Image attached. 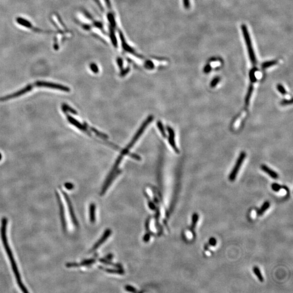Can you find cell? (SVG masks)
Listing matches in <instances>:
<instances>
[{
    "instance_id": "1",
    "label": "cell",
    "mask_w": 293,
    "mask_h": 293,
    "mask_svg": "<svg viewBox=\"0 0 293 293\" xmlns=\"http://www.w3.org/2000/svg\"><path fill=\"white\" fill-rule=\"evenodd\" d=\"M7 224H8V220L5 217H3L1 220V229H0V235H1L2 243L3 245V248L5 249V250L6 251V254L8 258V260L11 263L12 271L14 273V275H15V277L17 285L21 289V290L23 291V292H28V290H27L26 288L25 287V285L23 284V281H22L21 275L19 272L18 266L17 264L16 261L15 260L14 256L13 255L11 248V247H10L9 244L8 242L7 233Z\"/></svg>"
},
{
    "instance_id": "2",
    "label": "cell",
    "mask_w": 293,
    "mask_h": 293,
    "mask_svg": "<svg viewBox=\"0 0 293 293\" xmlns=\"http://www.w3.org/2000/svg\"><path fill=\"white\" fill-rule=\"evenodd\" d=\"M242 30L243 34L244 36V38L246 44L247 45V48H248V53L250 58V60L253 63V65L256 64V58L255 54L254 49L253 47V45L251 42V40L250 36L249 34L248 29L245 25H242Z\"/></svg>"
},
{
    "instance_id": "3",
    "label": "cell",
    "mask_w": 293,
    "mask_h": 293,
    "mask_svg": "<svg viewBox=\"0 0 293 293\" xmlns=\"http://www.w3.org/2000/svg\"><path fill=\"white\" fill-rule=\"evenodd\" d=\"M35 84L36 87L39 88H51L53 89H56L58 90L62 91L64 92H70V89L67 86H64L62 85L58 84L56 83H51V82H44V81H38L35 83Z\"/></svg>"
},
{
    "instance_id": "4",
    "label": "cell",
    "mask_w": 293,
    "mask_h": 293,
    "mask_svg": "<svg viewBox=\"0 0 293 293\" xmlns=\"http://www.w3.org/2000/svg\"><path fill=\"white\" fill-rule=\"evenodd\" d=\"M246 158V153L244 152H241L239 157L237 159V161H236V164L234 166V168L233 169H232V172L230 173V174L229 175V179L231 181H233L235 180L236 178V176L238 174V173L239 172V170L240 169L242 164L243 162L245 159V158Z\"/></svg>"
},
{
    "instance_id": "5",
    "label": "cell",
    "mask_w": 293,
    "mask_h": 293,
    "mask_svg": "<svg viewBox=\"0 0 293 293\" xmlns=\"http://www.w3.org/2000/svg\"><path fill=\"white\" fill-rule=\"evenodd\" d=\"M167 129L168 131L169 134V137H168V141H169V144L173 148V149L174 150L175 152L177 153H179V150L177 146H176L175 142V133L173 129L170 127L169 126L167 127Z\"/></svg>"
},
{
    "instance_id": "6",
    "label": "cell",
    "mask_w": 293,
    "mask_h": 293,
    "mask_svg": "<svg viewBox=\"0 0 293 293\" xmlns=\"http://www.w3.org/2000/svg\"><path fill=\"white\" fill-rule=\"evenodd\" d=\"M111 233V231L110 230V229H107L106 231H105L103 237H101V238L99 240V241H98L96 243V244H95L94 247L92 248V249H91V251H93V250H95L96 249H97V248H99L101 244H103V243L105 242V241L107 239V238L109 237V236L110 235V234Z\"/></svg>"
},
{
    "instance_id": "7",
    "label": "cell",
    "mask_w": 293,
    "mask_h": 293,
    "mask_svg": "<svg viewBox=\"0 0 293 293\" xmlns=\"http://www.w3.org/2000/svg\"><path fill=\"white\" fill-rule=\"evenodd\" d=\"M261 168L266 173H267L269 175L272 179H277L278 178V175L277 174V173L276 172L272 170L270 168H269L267 166H266L265 164H262L261 167Z\"/></svg>"
},
{
    "instance_id": "8",
    "label": "cell",
    "mask_w": 293,
    "mask_h": 293,
    "mask_svg": "<svg viewBox=\"0 0 293 293\" xmlns=\"http://www.w3.org/2000/svg\"><path fill=\"white\" fill-rule=\"evenodd\" d=\"M270 207V203L269 202H265L263 204V205L262 206L261 208L259 209V210L257 211V216H261L262 215V214H263L266 209L269 208Z\"/></svg>"
},
{
    "instance_id": "9",
    "label": "cell",
    "mask_w": 293,
    "mask_h": 293,
    "mask_svg": "<svg viewBox=\"0 0 293 293\" xmlns=\"http://www.w3.org/2000/svg\"><path fill=\"white\" fill-rule=\"evenodd\" d=\"M253 90H254V86H253V85L251 84L249 86L248 92H247V96H246L245 99V104H246L247 106H248V105L249 104V101H250V98H251V95H252Z\"/></svg>"
},
{
    "instance_id": "10",
    "label": "cell",
    "mask_w": 293,
    "mask_h": 293,
    "mask_svg": "<svg viewBox=\"0 0 293 293\" xmlns=\"http://www.w3.org/2000/svg\"><path fill=\"white\" fill-rule=\"evenodd\" d=\"M62 111L64 113L70 112V113H72L73 115H77V111L75 110H74L72 107H70L69 105H68V104H63L62 106Z\"/></svg>"
},
{
    "instance_id": "11",
    "label": "cell",
    "mask_w": 293,
    "mask_h": 293,
    "mask_svg": "<svg viewBox=\"0 0 293 293\" xmlns=\"http://www.w3.org/2000/svg\"><path fill=\"white\" fill-rule=\"evenodd\" d=\"M199 219V215L197 213H194L192 215V225L191 227V230L192 232H194L196 226L197 225L198 221Z\"/></svg>"
},
{
    "instance_id": "12",
    "label": "cell",
    "mask_w": 293,
    "mask_h": 293,
    "mask_svg": "<svg viewBox=\"0 0 293 293\" xmlns=\"http://www.w3.org/2000/svg\"><path fill=\"white\" fill-rule=\"evenodd\" d=\"M253 271H254L255 274L256 275V276H257V277L258 278V279H259V280L260 282H263L264 281L263 276H262V275L261 274V272L260 271V269L257 266H255V267H254Z\"/></svg>"
},
{
    "instance_id": "13",
    "label": "cell",
    "mask_w": 293,
    "mask_h": 293,
    "mask_svg": "<svg viewBox=\"0 0 293 293\" xmlns=\"http://www.w3.org/2000/svg\"><path fill=\"white\" fill-rule=\"evenodd\" d=\"M90 212L91 222L94 223L95 221V205L94 204H91Z\"/></svg>"
},
{
    "instance_id": "14",
    "label": "cell",
    "mask_w": 293,
    "mask_h": 293,
    "mask_svg": "<svg viewBox=\"0 0 293 293\" xmlns=\"http://www.w3.org/2000/svg\"><path fill=\"white\" fill-rule=\"evenodd\" d=\"M257 71V68H253L252 70H251V71H250V73H249V78L250 79V81L252 83H254L256 82L257 79H256V77L255 76V72Z\"/></svg>"
},
{
    "instance_id": "15",
    "label": "cell",
    "mask_w": 293,
    "mask_h": 293,
    "mask_svg": "<svg viewBox=\"0 0 293 293\" xmlns=\"http://www.w3.org/2000/svg\"><path fill=\"white\" fill-rule=\"evenodd\" d=\"M89 128H90V129L92 131H93V132L96 134V135L98 136L99 137H101L102 139H108V136H107V135H105V134H103V133H101V132L98 131L97 130H96V129H95V128H91V127H89Z\"/></svg>"
},
{
    "instance_id": "16",
    "label": "cell",
    "mask_w": 293,
    "mask_h": 293,
    "mask_svg": "<svg viewBox=\"0 0 293 293\" xmlns=\"http://www.w3.org/2000/svg\"><path fill=\"white\" fill-rule=\"evenodd\" d=\"M157 125H158V129L160 130L162 135L164 137H166V132H165V130L164 129V126L162 125V123H161V121H158V123H157Z\"/></svg>"
},
{
    "instance_id": "17",
    "label": "cell",
    "mask_w": 293,
    "mask_h": 293,
    "mask_svg": "<svg viewBox=\"0 0 293 293\" xmlns=\"http://www.w3.org/2000/svg\"><path fill=\"white\" fill-rule=\"evenodd\" d=\"M276 61L275 60H272V61H269V62H264L263 64H262V68H269L270 66H272L274 65H275L276 64Z\"/></svg>"
},
{
    "instance_id": "18",
    "label": "cell",
    "mask_w": 293,
    "mask_h": 293,
    "mask_svg": "<svg viewBox=\"0 0 293 293\" xmlns=\"http://www.w3.org/2000/svg\"><path fill=\"white\" fill-rule=\"evenodd\" d=\"M220 80V78L218 77H215L213 79V80L211 81V83H210V86L211 88H214L217 86V85L218 84V83H219Z\"/></svg>"
},
{
    "instance_id": "19",
    "label": "cell",
    "mask_w": 293,
    "mask_h": 293,
    "mask_svg": "<svg viewBox=\"0 0 293 293\" xmlns=\"http://www.w3.org/2000/svg\"><path fill=\"white\" fill-rule=\"evenodd\" d=\"M277 89L278 91L282 94L283 95H284L287 93V91L286 90V89H284V88L283 87V86L281 84H278L277 86Z\"/></svg>"
},
{
    "instance_id": "20",
    "label": "cell",
    "mask_w": 293,
    "mask_h": 293,
    "mask_svg": "<svg viewBox=\"0 0 293 293\" xmlns=\"http://www.w3.org/2000/svg\"><path fill=\"white\" fill-rule=\"evenodd\" d=\"M271 188L272 189L275 191V192H278L282 188V187L280 186L279 184H276V183H274L272 185H271Z\"/></svg>"
},
{
    "instance_id": "21",
    "label": "cell",
    "mask_w": 293,
    "mask_h": 293,
    "mask_svg": "<svg viewBox=\"0 0 293 293\" xmlns=\"http://www.w3.org/2000/svg\"><path fill=\"white\" fill-rule=\"evenodd\" d=\"M292 103H293V100L292 99H290V100H289V99H283L281 102V104L282 105H287L292 104Z\"/></svg>"
},
{
    "instance_id": "22",
    "label": "cell",
    "mask_w": 293,
    "mask_h": 293,
    "mask_svg": "<svg viewBox=\"0 0 293 293\" xmlns=\"http://www.w3.org/2000/svg\"><path fill=\"white\" fill-rule=\"evenodd\" d=\"M211 69H212V68H211V65H207L205 66V68H204V72L205 73H209L210 71H211Z\"/></svg>"
},
{
    "instance_id": "23",
    "label": "cell",
    "mask_w": 293,
    "mask_h": 293,
    "mask_svg": "<svg viewBox=\"0 0 293 293\" xmlns=\"http://www.w3.org/2000/svg\"><path fill=\"white\" fill-rule=\"evenodd\" d=\"M91 68L92 70V71L94 72V73H97L98 72V68L97 67L96 65L95 64H93L91 66Z\"/></svg>"
},
{
    "instance_id": "24",
    "label": "cell",
    "mask_w": 293,
    "mask_h": 293,
    "mask_svg": "<svg viewBox=\"0 0 293 293\" xmlns=\"http://www.w3.org/2000/svg\"><path fill=\"white\" fill-rule=\"evenodd\" d=\"M216 243H217V241H216V239L214 238H212L209 239V244L212 245V246H215L216 245Z\"/></svg>"
},
{
    "instance_id": "25",
    "label": "cell",
    "mask_w": 293,
    "mask_h": 293,
    "mask_svg": "<svg viewBox=\"0 0 293 293\" xmlns=\"http://www.w3.org/2000/svg\"><path fill=\"white\" fill-rule=\"evenodd\" d=\"M125 289L128 291H129V292H136L135 289L134 288L132 287L131 286H127L126 287H125Z\"/></svg>"
},
{
    "instance_id": "26",
    "label": "cell",
    "mask_w": 293,
    "mask_h": 293,
    "mask_svg": "<svg viewBox=\"0 0 293 293\" xmlns=\"http://www.w3.org/2000/svg\"><path fill=\"white\" fill-rule=\"evenodd\" d=\"M65 186H66V187L67 188L69 189V190H70V189L72 188V187H73V184H71V183H66V184H65Z\"/></svg>"
},
{
    "instance_id": "27",
    "label": "cell",
    "mask_w": 293,
    "mask_h": 293,
    "mask_svg": "<svg viewBox=\"0 0 293 293\" xmlns=\"http://www.w3.org/2000/svg\"><path fill=\"white\" fill-rule=\"evenodd\" d=\"M1 154H0V160H1Z\"/></svg>"
}]
</instances>
